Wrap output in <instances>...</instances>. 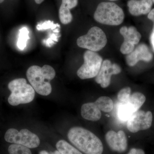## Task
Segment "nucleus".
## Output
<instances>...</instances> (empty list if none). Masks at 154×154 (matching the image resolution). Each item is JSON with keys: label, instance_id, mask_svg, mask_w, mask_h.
I'll return each instance as SVG.
<instances>
[{"label": "nucleus", "instance_id": "obj_30", "mask_svg": "<svg viewBox=\"0 0 154 154\" xmlns=\"http://www.w3.org/2000/svg\"><path fill=\"white\" fill-rule=\"evenodd\" d=\"M61 154L60 152L58 151H56L54 152L52 154Z\"/></svg>", "mask_w": 154, "mask_h": 154}, {"label": "nucleus", "instance_id": "obj_7", "mask_svg": "<svg viewBox=\"0 0 154 154\" xmlns=\"http://www.w3.org/2000/svg\"><path fill=\"white\" fill-rule=\"evenodd\" d=\"M5 139L7 142L20 145L30 149L37 147L40 143L38 137L27 129L19 131L14 128H10L6 131Z\"/></svg>", "mask_w": 154, "mask_h": 154}, {"label": "nucleus", "instance_id": "obj_10", "mask_svg": "<svg viewBox=\"0 0 154 154\" xmlns=\"http://www.w3.org/2000/svg\"><path fill=\"white\" fill-rule=\"evenodd\" d=\"M121 72V67L118 64L112 63L109 60H105L102 62L95 81L97 84H100L102 88H107L110 85L111 76L118 74Z\"/></svg>", "mask_w": 154, "mask_h": 154}, {"label": "nucleus", "instance_id": "obj_3", "mask_svg": "<svg viewBox=\"0 0 154 154\" xmlns=\"http://www.w3.org/2000/svg\"><path fill=\"white\" fill-rule=\"evenodd\" d=\"M8 88L11 93L8 102L12 106L28 104L32 102L35 97V91L25 79H17L10 82Z\"/></svg>", "mask_w": 154, "mask_h": 154}, {"label": "nucleus", "instance_id": "obj_29", "mask_svg": "<svg viewBox=\"0 0 154 154\" xmlns=\"http://www.w3.org/2000/svg\"><path fill=\"white\" fill-rule=\"evenodd\" d=\"M39 154H50L48 152L46 151L43 150L42 151L39 152Z\"/></svg>", "mask_w": 154, "mask_h": 154}, {"label": "nucleus", "instance_id": "obj_8", "mask_svg": "<svg viewBox=\"0 0 154 154\" xmlns=\"http://www.w3.org/2000/svg\"><path fill=\"white\" fill-rule=\"evenodd\" d=\"M152 119V114L151 111L138 110L127 120V128L132 133L148 129L151 126Z\"/></svg>", "mask_w": 154, "mask_h": 154}, {"label": "nucleus", "instance_id": "obj_28", "mask_svg": "<svg viewBox=\"0 0 154 154\" xmlns=\"http://www.w3.org/2000/svg\"><path fill=\"white\" fill-rule=\"evenodd\" d=\"M35 1V2L37 4H41L44 0H34Z\"/></svg>", "mask_w": 154, "mask_h": 154}, {"label": "nucleus", "instance_id": "obj_25", "mask_svg": "<svg viewBox=\"0 0 154 154\" xmlns=\"http://www.w3.org/2000/svg\"><path fill=\"white\" fill-rule=\"evenodd\" d=\"M128 154H145L143 150L140 149L132 148Z\"/></svg>", "mask_w": 154, "mask_h": 154}, {"label": "nucleus", "instance_id": "obj_11", "mask_svg": "<svg viewBox=\"0 0 154 154\" xmlns=\"http://www.w3.org/2000/svg\"><path fill=\"white\" fill-rule=\"evenodd\" d=\"M105 140L110 149L119 153L125 152L127 148L128 143L126 135L123 131L116 132L113 130L107 132Z\"/></svg>", "mask_w": 154, "mask_h": 154}, {"label": "nucleus", "instance_id": "obj_1", "mask_svg": "<svg viewBox=\"0 0 154 154\" xmlns=\"http://www.w3.org/2000/svg\"><path fill=\"white\" fill-rule=\"evenodd\" d=\"M69 140L80 151L85 154H102V141L90 131L79 127L72 128L68 133Z\"/></svg>", "mask_w": 154, "mask_h": 154}, {"label": "nucleus", "instance_id": "obj_22", "mask_svg": "<svg viewBox=\"0 0 154 154\" xmlns=\"http://www.w3.org/2000/svg\"><path fill=\"white\" fill-rule=\"evenodd\" d=\"M57 27H60V25L58 24H54L53 22L51 21H46L43 23L38 24L36 26V29L38 30H46L51 29H55Z\"/></svg>", "mask_w": 154, "mask_h": 154}, {"label": "nucleus", "instance_id": "obj_15", "mask_svg": "<svg viewBox=\"0 0 154 154\" xmlns=\"http://www.w3.org/2000/svg\"><path fill=\"white\" fill-rule=\"evenodd\" d=\"M138 111L129 102L125 104L119 103L117 106V116L120 121H127L135 112Z\"/></svg>", "mask_w": 154, "mask_h": 154}, {"label": "nucleus", "instance_id": "obj_33", "mask_svg": "<svg viewBox=\"0 0 154 154\" xmlns=\"http://www.w3.org/2000/svg\"><path fill=\"white\" fill-rule=\"evenodd\" d=\"M152 2H153L154 3V0H152Z\"/></svg>", "mask_w": 154, "mask_h": 154}, {"label": "nucleus", "instance_id": "obj_17", "mask_svg": "<svg viewBox=\"0 0 154 154\" xmlns=\"http://www.w3.org/2000/svg\"><path fill=\"white\" fill-rule=\"evenodd\" d=\"M56 148L61 154H83L79 150L64 140L58 141L56 144Z\"/></svg>", "mask_w": 154, "mask_h": 154}, {"label": "nucleus", "instance_id": "obj_2", "mask_svg": "<svg viewBox=\"0 0 154 154\" xmlns=\"http://www.w3.org/2000/svg\"><path fill=\"white\" fill-rule=\"evenodd\" d=\"M27 79L36 93L42 96H48L52 91L50 82L54 79L56 72L53 68L48 65L42 67L32 66L28 68Z\"/></svg>", "mask_w": 154, "mask_h": 154}, {"label": "nucleus", "instance_id": "obj_26", "mask_svg": "<svg viewBox=\"0 0 154 154\" xmlns=\"http://www.w3.org/2000/svg\"><path fill=\"white\" fill-rule=\"evenodd\" d=\"M148 18L153 22V30H154V9H152L151 11H150L148 15Z\"/></svg>", "mask_w": 154, "mask_h": 154}, {"label": "nucleus", "instance_id": "obj_18", "mask_svg": "<svg viewBox=\"0 0 154 154\" xmlns=\"http://www.w3.org/2000/svg\"><path fill=\"white\" fill-rule=\"evenodd\" d=\"M29 30L26 27H23L19 30V36L17 42V46L21 50L25 49L27 46V42L30 38Z\"/></svg>", "mask_w": 154, "mask_h": 154}, {"label": "nucleus", "instance_id": "obj_32", "mask_svg": "<svg viewBox=\"0 0 154 154\" xmlns=\"http://www.w3.org/2000/svg\"><path fill=\"white\" fill-rule=\"evenodd\" d=\"M109 1H117V0H109Z\"/></svg>", "mask_w": 154, "mask_h": 154}, {"label": "nucleus", "instance_id": "obj_12", "mask_svg": "<svg viewBox=\"0 0 154 154\" xmlns=\"http://www.w3.org/2000/svg\"><path fill=\"white\" fill-rule=\"evenodd\" d=\"M153 55L147 45L142 43L135 48L132 52L127 54L126 57V63L130 66L136 65L139 61L149 62L152 60Z\"/></svg>", "mask_w": 154, "mask_h": 154}, {"label": "nucleus", "instance_id": "obj_23", "mask_svg": "<svg viewBox=\"0 0 154 154\" xmlns=\"http://www.w3.org/2000/svg\"><path fill=\"white\" fill-rule=\"evenodd\" d=\"M78 0H62L61 5L70 10L76 7Z\"/></svg>", "mask_w": 154, "mask_h": 154}, {"label": "nucleus", "instance_id": "obj_5", "mask_svg": "<svg viewBox=\"0 0 154 154\" xmlns=\"http://www.w3.org/2000/svg\"><path fill=\"white\" fill-rule=\"evenodd\" d=\"M107 43V37L103 30L98 27H94L85 35L80 36L77 40V45L91 51H99Z\"/></svg>", "mask_w": 154, "mask_h": 154}, {"label": "nucleus", "instance_id": "obj_27", "mask_svg": "<svg viewBox=\"0 0 154 154\" xmlns=\"http://www.w3.org/2000/svg\"><path fill=\"white\" fill-rule=\"evenodd\" d=\"M151 42L154 50V30H153L150 36Z\"/></svg>", "mask_w": 154, "mask_h": 154}, {"label": "nucleus", "instance_id": "obj_9", "mask_svg": "<svg viewBox=\"0 0 154 154\" xmlns=\"http://www.w3.org/2000/svg\"><path fill=\"white\" fill-rule=\"evenodd\" d=\"M119 32L124 38V42L120 47V52L122 54H129L134 49L135 45L139 42L141 35L134 26H123Z\"/></svg>", "mask_w": 154, "mask_h": 154}, {"label": "nucleus", "instance_id": "obj_31", "mask_svg": "<svg viewBox=\"0 0 154 154\" xmlns=\"http://www.w3.org/2000/svg\"><path fill=\"white\" fill-rule=\"evenodd\" d=\"M4 1H5V0H0V4L3 3V2H4Z\"/></svg>", "mask_w": 154, "mask_h": 154}, {"label": "nucleus", "instance_id": "obj_16", "mask_svg": "<svg viewBox=\"0 0 154 154\" xmlns=\"http://www.w3.org/2000/svg\"><path fill=\"white\" fill-rule=\"evenodd\" d=\"M95 103L101 111L105 113H109L113 109V101L107 96H101L97 99Z\"/></svg>", "mask_w": 154, "mask_h": 154}, {"label": "nucleus", "instance_id": "obj_13", "mask_svg": "<svg viewBox=\"0 0 154 154\" xmlns=\"http://www.w3.org/2000/svg\"><path fill=\"white\" fill-rule=\"evenodd\" d=\"M152 0H130L127 3L128 11L134 16L145 15L151 11Z\"/></svg>", "mask_w": 154, "mask_h": 154}, {"label": "nucleus", "instance_id": "obj_19", "mask_svg": "<svg viewBox=\"0 0 154 154\" xmlns=\"http://www.w3.org/2000/svg\"><path fill=\"white\" fill-rule=\"evenodd\" d=\"M59 17L60 22L64 25L69 24L72 20V16L69 9L62 5L59 10Z\"/></svg>", "mask_w": 154, "mask_h": 154}, {"label": "nucleus", "instance_id": "obj_21", "mask_svg": "<svg viewBox=\"0 0 154 154\" xmlns=\"http://www.w3.org/2000/svg\"><path fill=\"white\" fill-rule=\"evenodd\" d=\"M131 89L129 87L122 88L117 94V99L119 103L125 104L129 102L130 99Z\"/></svg>", "mask_w": 154, "mask_h": 154}, {"label": "nucleus", "instance_id": "obj_20", "mask_svg": "<svg viewBox=\"0 0 154 154\" xmlns=\"http://www.w3.org/2000/svg\"><path fill=\"white\" fill-rule=\"evenodd\" d=\"M8 152L10 154H32L28 148L16 144L9 146Z\"/></svg>", "mask_w": 154, "mask_h": 154}, {"label": "nucleus", "instance_id": "obj_24", "mask_svg": "<svg viewBox=\"0 0 154 154\" xmlns=\"http://www.w3.org/2000/svg\"><path fill=\"white\" fill-rule=\"evenodd\" d=\"M57 41L58 36L55 34L52 33L51 34L50 37L46 40H44L43 42L46 46L51 47L55 43V42H57Z\"/></svg>", "mask_w": 154, "mask_h": 154}, {"label": "nucleus", "instance_id": "obj_4", "mask_svg": "<svg viewBox=\"0 0 154 154\" xmlns=\"http://www.w3.org/2000/svg\"><path fill=\"white\" fill-rule=\"evenodd\" d=\"M123 10L115 3L103 2L98 5L94 13L96 22L104 25L116 26L124 21Z\"/></svg>", "mask_w": 154, "mask_h": 154}, {"label": "nucleus", "instance_id": "obj_6", "mask_svg": "<svg viewBox=\"0 0 154 154\" xmlns=\"http://www.w3.org/2000/svg\"><path fill=\"white\" fill-rule=\"evenodd\" d=\"M84 63L78 69L77 74L81 79L96 77L101 68L102 57L94 51L88 50L84 54Z\"/></svg>", "mask_w": 154, "mask_h": 154}, {"label": "nucleus", "instance_id": "obj_14", "mask_svg": "<svg viewBox=\"0 0 154 154\" xmlns=\"http://www.w3.org/2000/svg\"><path fill=\"white\" fill-rule=\"evenodd\" d=\"M81 115L85 119L91 121L99 120L102 116L101 110L95 102L86 103L81 108Z\"/></svg>", "mask_w": 154, "mask_h": 154}]
</instances>
